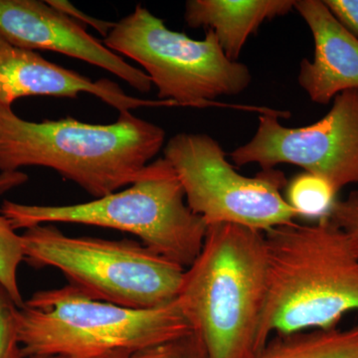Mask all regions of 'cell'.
Listing matches in <instances>:
<instances>
[{"label":"cell","instance_id":"obj_1","mask_svg":"<svg viewBox=\"0 0 358 358\" xmlns=\"http://www.w3.org/2000/svg\"><path fill=\"white\" fill-rule=\"evenodd\" d=\"M166 141L157 124L120 112L109 124L73 119L30 122L0 105V171L53 169L96 199L133 185Z\"/></svg>","mask_w":358,"mask_h":358},{"label":"cell","instance_id":"obj_2","mask_svg":"<svg viewBox=\"0 0 358 358\" xmlns=\"http://www.w3.org/2000/svg\"><path fill=\"white\" fill-rule=\"evenodd\" d=\"M264 233L234 224L208 226L203 246L186 268L179 306L206 358H255L267 300Z\"/></svg>","mask_w":358,"mask_h":358},{"label":"cell","instance_id":"obj_3","mask_svg":"<svg viewBox=\"0 0 358 358\" xmlns=\"http://www.w3.org/2000/svg\"><path fill=\"white\" fill-rule=\"evenodd\" d=\"M268 292L260 343L273 334L331 329L358 313V256L329 217L294 221L264 233Z\"/></svg>","mask_w":358,"mask_h":358},{"label":"cell","instance_id":"obj_4","mask_svg":"<svg viewBox=\"0 0 358 358\" xmlns=\"http://www.w3.org/2000/svg\"><path fill=\"white\" fill-rule=\"evenodd\" d=\"M15 317L24 358L138 353L192 333L178 300L134 310L92 300L69 285L37 292Z\"/></svg>","mask_w":358,"mask_h":358},{"label":"cell","instance_id":"obj_5","mask_svg":"<svg viewBox=\"0 0 358 358\" xmlns=\"http://www.w3.org/2000/svg\"><path fill=\"white\" fill-rule=\"evenodd\" d=\"M0 214L15 230L75 223L124 231L185 268L199 255L208 228L188 207L178 174L164 157L150 162L133 185L93 201L53 206L4 200Z\"/></svg>","mask_w":358,"mask_h":358},{"label":"cell","instance_id":"obj_6","mask_svg":"<svg viewBox=\"0 0 358 358\" xmlns=\"http://www.w3.org/2000/svg\"><path fill=\"white\" fill-rule=\"evenodd\" d=\"M24 262L55 268L92 300L145 310L178 299L185 268L143 243L67 236L51 224L21 235Z\"/></svg>","mask_w":358,"mask_h":358},{"label":"cell","instance_id":"obj_7","mask_svg":"<svg viewBox=\"0 0 358 358\" xmlns=\"http://www.w3.org/2000/svg\"><path fill=\"white\" fill-rule=\"evenodd\" d=\"M103 44L138 63L157 87L159 100L178 107H225L214 100L241 94L251 83L249 68L230 60L211 30L203 40L189 38L169 29L141 4L115 22Z\"/></svg>","mask_w":358,"mask_h":358},{"label":"cell","instance_id":"obj_8","mask_svg":"<svg viewBox=\"0 0 358 358\" xmlns=\"http://www.w3.org/2000/svg\"><path fill=\"white\" fill-rule=\"evenodd\" d=\"M164 152L180 180L186 203L207 226L234 224L265 233L299 218L282 193L288 185L284 173L272 169L254 178L242 176L208 134H178Z\"/></svg>","mask_w":358,"mask_h":358},{"label":"cell","instance_id":"obj_9","mask_svg":"<svg viewBox=\"0 0 358 358\" xmlns=\"http://www.w3.org/2000/svg\"><path fill=\"white\" fill-rule=\"evenodd\" d=\"M281 117L289 113L259 115L255 136L231 152L232 162L257 164L262 171L293 164L326 178L338 192L358 183V90L339 94L329 113L308 126L287 128Z\"/></svg>","mask_w":358,"mask_h":358},{"label":"cell","instance_id":"obj_10","mask_svg":"<svg viewBox=\"0 0 358 358\" xmlns=\"http://www.w3.org/2000/svg\"><path fill=\"white\" fill-rule=\"evenodd\" d=\"M0 37L28 50H48L79 59L121 78L141 93L150 78L129 64L64 13L38 0H0Z\"/></svg>","mask_w":358,"mask_h":358},{"label":"cell","instance_id":"obj_11","mask_svg":"<svg viewBox=\"0 0 358 358\" xmlns=\"http://www.w3.org/2000/svg\"><path fill=\"white\" fill-rule=\"evenodd\" d=\"M91 94L120 112L140 108L176 107L171 101L143 100L124 93L108 79L92 81L49 62L39 53L20 48L0 37V105L11 107L18 99L29 96L76 99Z\"/></svg>","mask_w":358,"mask_h":358},{"label":"cell","instance_id":"obj_12","mask_svg":"<svg viewBox=\"0 0 358 358\" xmlns=\"http://www.w3.org/2000/svg\"><path fill=\"white\" fill-rule=\"evenodd\" d=\"M315 41L313 61L303 59L299 84L313 103L327 105L339 94L358 90V37L322 0H296Z\"/></svg>","mask_w":358,"mask_h":358},{"label":"cell","instance_id":"obj_13","mask_svg":"<svg viewBox=\"0 0 358 358\" xmlns=\"http://www.w3.org/2000/svg\"><path fill=\"white\" fill-rule=\"evenodd\" d=\"M296 0H188L185 20L192 28L215 34L230 60L238 61L250 35L265 21L287 15Z\"/></svg>","mask_w":358,"mask_h":358},{"label":"cell","instance_id":"obj_14","mask_svg":"<svg viewBox=\"0 0 358 358\" xmlns=\"http://www.w3.org/2000/svg\"><path fill=\"white\" fill-rule=\"evenodd\" d=\"M255 358H358V324L275 336Z\"/></svg>","mask_w":358,"mask_h":358},{"label":"cell","instance_id":"obj_15","mask_svg":"<svg viewBox=\"0 0 358 358\" xmlns=\"http://www.w3.org/2000/svg\"><path fill=\"white\" fill-rule=\"evenodd\" d=\"M286 199L299 217L315 222L329 217L338 201V190L329 180L317 174L303 173L287 185Z\"/></svg>","mask_w":358,"mask_h":358},{"label":"cell","instance_id":"obj_16","mask_svg":"<svg viewBox=\"0 0 358 358\" xmlns=\"http://www.w3.org/2000/svg\"><path fill=\"white\" fill-rule=\"evenodd\" d=\"M10 222L0 214V285L13 299L18 308L25 301L18 287L17 271L24 262L21 235L15 232Z\"/></svg>","mask_w":358,"mask_h":358},{"label":"cell","instance_id":"obj_17","mask_svg":"<svg viewBox=\"0 0 358 358\" xmlns=\"http://www.w3.org/2000/svg\"><path fill=\"white\" fill-rule=\"evenodd\" d=\"M17 308L0 285V358H24L16 324Z\"/></svg>","mask_w":358,"mask_h":358},{"label":"cell","instance_id":"obj_18","mask_svg":"<svg viewBox=\"0 0 358 358\" xmlns=\"http://www.w3.org/2000/svg\"><path fill=\"white\" fill-rule=\"evenodd\" d=\"M136 358H206V355L192 333L138 352Z\"/></svg>","mask_w":358,"mask_h":358},{"label":"cell","instance_id":"obj_19","mask_svg":"<svg viewBox=\"0 0 358 358\" xmlns=\"http://www.w3.org/2000/svg\"><path fill=\"white\" fill-rule=\"evenodd\" d=\"M329 218L345 233L358 256V192H350L345 199L338 200Z\"/></svg>","mask_w":358,"mask_h":358},{"label":"cell","instance_id":"obj_20","mask_svg":"<svg viewBox=\"0 0 358 358\" xmlns=\"http://www.w3.org/2000/svg\"><path fill=\"white\" fill-rule=\"evenodd\" d=\"M46 2L47 4L55 8L56 10L64 13L68 17L76 21L80 25L91 26L101 35H103V38H106L110 34V32L114 29L115 26V22H112V21L101 20L91 17L88 14L82 13L72 3L65 1V0H47Z\"/></svg>","mask_w":358,"mask_h":358},{"label":"cell","instance_id":"obj_21","mask_svg":"<svg viewBox=\"0 0 358 358\" xmlns=\"http://www.w3.org/2000/svg\"><path fill=\"white\" fill-rule=\"evenodd\" d=\"M326 6L343 25L358 36V0H324Z\"/></svg>","mask_w":358,"mask_h":358},{"label":"cell","instance_id":"obj_22","mask_svg":"<svg viewBox=\"0 0 358 358\" xmlns=\"http://www.w3.org/2000/svg\"><path fill=\"white\" fill-rule=\"evenodd\" d=\"M27 174L21 171H13V173H0V196L10 192L13 188L24 185L27 182Z\"/></svg>","mask_w":358,"mask_h":358},{"label":"cell","instance_id":"obj_23","mask_svg":"<svg viewBox=\"0 0 358 358\" xmlns=\"http://www.w3.org/2000/svg\"><path fill=\"white\" fill-rule=\"evenodd\" d=\"M91 358H136V353L113 352L103 353V355H98V357H94Z\"/></svg>","mask_w":358,"mask_h":358},{"label":"cell","instance_id":"obj_24","mask_svg":"<svg viewBox=\"0 0 358 358\" xmlns=\"http://www.w3.org/2000/svg\"><path fill=\"white\" fill-rule=\"evenodd\" d=\"M29 358H60V357H29Z\"/></svg>","mask_w":358,"mask_h":358}]
</instances>
